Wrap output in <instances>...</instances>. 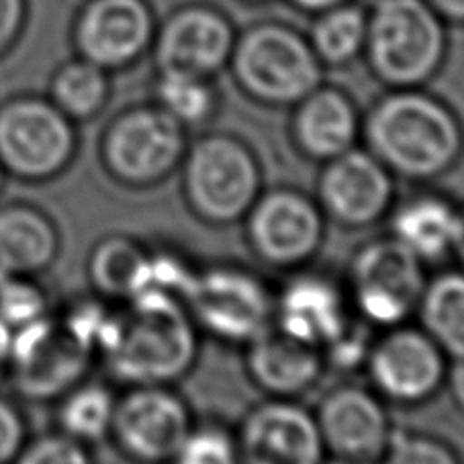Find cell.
<instances>
[{"mask_svg":"<svg viewBox=\"0 0 464 464\" xmlns=\"http://www.w3.org/2000/svg\"><path fill=\"white\" fill-rule=\"evenodd\" d=\"M151 102L184 130H193L211 123L219 113V91L213 78L179 70H156Z\"/></svg>","mask_w":464,"mask_h":464,"instance_id":"cell-29","label":"cell"},{"mask_svg":"<svg viewBox=\"0 0 464 464\" xmlns=\"http://www.w3.org/2000/svg\"><path fill=\"white\" fill-rule=\"evenodd\" d=\"M454 260L459 262V268H462V270H464V205H462L460 236H459V244H456V250H454Z\"/></svg>","mask_w":464,"mask_h":464,"instance_id":"cell-41","label":"cell"},{"mask_svg":"<svg viewBox=\"0 0 464 464\" xmlns=\"http://www.w3.org/2000/svg\"><path fill=\"white\" fill-rule=\"evenodd\" d=\"M242 464H252V462H244V460H242Z\"/></svg>","mask_w":464,"mask_h":464,"instance_id":"cell-45","label":"cell"},{"mask_svg":"<svg viewBox=\"0 0 464 464\" xmlns=\"http://www.w3.org/2000/svg\"><path fill=\"white\" fill-rule=\"evenodd\" d=\"M450 360L415 322L374 334L364 374L389 407L415 410L442 393Z\"/></svg>","mask_w":464,"mask_h":464,"instance_id":"cell-12","label":"cell"},{"mask_svg":"<svg viewBox=\"0 0 464 464\" xmlns=\"http://www.w3.org/2000/svg\"><path fill=\"white\" fill-rule=\"evenodd\" d=\"M29 438L25 413L13 399L0 395V464H13Z\"/></svg>","mask_w":464,"mask_h":464,"instance_id":"cell-35","label":"cell"},{"mask_svg":"<svg viewBox=\"0 0 464 464\" xmlns=\"http://www.w3.org/2000/svg\"><path fill=\"white\" fill-rule=\"evenodd\" d=\"M372 338H374L372 327L366 325L364 322H360L358 317H354V322L348 325V330L322 352L327 372L330 371L342 372V374L362 372Z\"/></svg>","mask_w":464,"mask_h":464,"instance_id":"cell-34","label":"cell"},{"mask_svg":"<svg viewBox=\"0 0 464 464\" xmlns=\"http://www.w3.org/2000/svg\"><path fill=\"white\" fill-rule=\"evenodd\" d=\"M286 3L293 5L295 9L307 14H317L327 9H334V6L352 3V0H286Z\"/></svg>","mask_w":464,"mask_h":464,"instance_id":"cell-40","label":"cell"},{"mask_svg":"<svg viewBox=\"0 0 464 464\" xmlns=\"http://www.w3.org/2000/svg\"><path fill=\"white\" fill-rule=\"evenodd\" d=\"M322 464H368V462H352V460H342V459H325Z\"/></svg>","mask_w":464,"mask_h":464,"instance_id":"cell-42","label":"cell"},{"mask_svg":"<svg viewBox=\"0 0 464 464\" xmlns=\"http://www.w3.org/2000/svg\"><path fill=\"white\" fill-rule=\"evenodd\" d=\"M327 459L377 462L395 431L391 407L368 385L343 381L314 410Z\"/></svg>","mask_w":464,"mask_h":464,"instance_id":"cell-16","label":"cell"},{"mask_svg":"<svg viewBox=\"0 0 464 464\" xmlns=\"http://www.w3.org/2000/svg\"><path fill=\"white\" fill-rule=\"evenodd\" d=\"M50 311V295L39 285V278L0 275V319L13 332L37 322Z\"/></svg>","mask_w":464,"mask_h":464,"instance_id":"cell-31","label":"cell"},{"mask_svg":"<svg viewBox=\"0 0 464 464\" xmlns=\"http://www.w3.org/2000/svg\"><path fill=\"white\" fill-rule=\"evenodd\" d=\"M188 130L156 102L131 105L111 119L99 140V160L119 187L150 190L179 172Z\"/></svg>","mask_w":464,"mask_h":464,"instance_id":"cell-6","label":"cell"},{"mask_svg":"<svg viewBox=\"0 0 464 464\" xmlns=\"http://www.w3.org/2000/svg\"><path fill=\"white\" fill-rule=\"evenodd\" d=\"M242 350L246 377L264 397L301 399L311 393L327 372L322 352L275 325Z\"/></svg>","mask_w":464,"mask_h":464,"instance_id":"cell-21","label":"cell"},{"mask_svg":"<svg viewBox=\"0 0 464 464\" xmlns=\"http://www.w3.org/2000/svg\"><path fill=\"white\" fill-rule=\"evenodd\" d=\"M415 324L434 340L448 360H464V270L446 268L430 276Z\"/></svg>","mask_w":464,"mask_h":464,"instance_id":"cell-25","label":"cell"},{"mask_svg":"<svg viewBox=\"0 0 464 464\" xmlns=\"http://www.w3.org/2000/svg\"><path fill=\"white\" fill-rule=\"evenodd\" d=\"M289 111L291 143L309 162L324 164L362 143V115L340 86L322 82Z\"/></svg>","mask_w":464,"mask_h":464,"instance_id":"cell-20","label":"cell"},{"mask_svg":"<svg viewBox=\"0 0 464 464\" xmlns=\"http://www.w3.org/2000/svg\"><path fill=\"white\" fill-rule=\"evenodd\" d=\"M239 226L256 260L289 275L309 266L322 252L327 219L314 195L275 187L262 190Z\"/></svg>","mask_w":464,"mask_h":464,"instance_id":"cell-11","label":"cell"},{"mask_svg":"<svg viewBox=\"0 0 464 464\" xmlns=\"http://www.w3.org/2000/svg\"><path fill=\"white\" fill-rule=\"evenodd\" d=\"M362 58L387 88H426L448 58V25L426 0H374Z\"/></svg>","mask_w":464,"mask_h":464,"instance_id":"cell-4","label":"cell"},{"mask_svg":"<svg viewBox=\"0 0 464 464\" xmlns=\"http://www.w3.org/2000/svg\"><path fill=\"white\" fill-rule=\"evenodd\" d=\"M113 82L111 74L82 58L63 62L47 84V94L55 107L66 115L72 123L82 125L97 119L107 109Z\"/></svg>","mask_w":464,"mask_h":464,"instance_id":"cell-27","label":"cell"},{"mask_svg":"<svg viewBox=\"0 0 464 464\" xmlns=\"http://www.w3.org/2000/svg\"><path fill=\"white\" fill-rule=\"evenodd\" d=\"M13 464H97L92 448L62 431L29 438Z\"/></svg>","mask_w":464,"mask_h":464,"instance_id":"cell-33","label":"cell"},{"mask_svg":"<svg viewBox=\"0 0 464 464\" xmlns=\"http://www.w3.org/2000/svg\"><path fill=\"white\" fill-rule=\"evenodd\" d=\"M78 125L47 97L17 94L0 102V166L25 184L58 180L74 164Z\"/></svg>","mask_w":464,"mask_h":464,"instance_id":"cell-9","label":"cell"},{"mask_svg":"<svg viewBox=\"0 0 464 464\" xmlns=\"http://www.w3.org/2000/svg\"><path fill=\"white\" fill-rule=\"evenodd\" d=\"M362 146L397 180L430 184L464 156V123L426 88H387L362 115Z\"/></svg>","mask_w":464,"mask_h":464,"instance_id":"cell-1","label":"cell"},{"mask_svg":"<svg viewBox=\"0 0 464 464\" xmlns=\"http://www.w3.org/2000/svg\"><path fill=\"white\" fill-rule=\"evenodd\" d=\"M29 0H0V60L6 58L25 34Z\"/></svg>","mask_w":464,"mask_h":464,"instance_id":"cell-36","label":"cell"},{"mask_svg":"<svg viewBox=\"0 0 464 464\" xmlns=\"http://www.w3.org/2000/svg\"><path fill=\"white\" fill-rule=\"evenodd\" d=\"M150 247L125 234L101 237L86 258V278L92 295L115 305L130 301L141 281Z\"/></svg>","mask_w":464,"mask_h":464,"instance_id":"cell-24","label":"cell"},{"mask_svg":"<svg viewBox=\"0 0 464 464\" xmlns=\"http://www.w3.org/2000/svg\"><path fill=\"white\" fill-rule=\"evenodd\" d=\"M374 464H464L460 452L430 431L395 428L381 459Z\"/></svg>","mask_w":464,"mask_h":464,"instance_id":"cell-32","label":"cell"},{"mask_svg":"<svg viewBox=\"0 0 464 464\" xmlns=\"http://www.w3.org/2000/svg\"><path fill=\"white\" fill-rule=\"evenodd\" d=\"M179 176L188 213L209 227L239 226L264 190L258 154L234 133L211 131L188 141Z\"/></svg>","mask_w":464,"mask_h":464,"instance_id":"cell-3","label":"cell"},{"mask_svg":"<svg viewBox=\"0 0 464 464\" xmlns=\"http://www.w3.org/2000/svg\"><path fill=\"white\" fill-rule=\"evenodd\" d=\"M195 421L176 385L123 387L109 442L131 464H168Z\"/></svg>","mask_w":464,"mask_h":464,"instance_id":"cell-13","label":"cell"},{"mask_svg":"<svg viewBox=\"0 0 464 464\" xmlns=\"http://www.w3.org/2000/svg\"><path fill=\"white\" fill-rule=\"evenodd\" d=\"M117 395L109 382L86 377L55 401V430L91 448L109 442Z\"/></svg>","mask_w":464,"mask_h":464,"instance_id":"cell-26","label":"cell"},{"mask_svg":"<svg viewBox=\"0 0 464 464\" xmlns=\"http://www.w3.org/2000/svg\"><path fill=\"white\" fill-rule=\"evenodd\" d=\"M426 268L389 234L366 239L352 254L343 278L352 314L374 332L413 322L430 278Z\"/></svg>","mask_w":464,"mask_h":464,"instance_id":"cell-8","label":"cell"},{"mask_svg":"<svg viewBox=\"0 0 464 464\" xmlns=\"http://www.w3.org/2000/svg\"><path fill=\"white\" fill-rule=\"evenodd\" d=\"M182 305L201 335L244 348L272 327L275 289L250 268L219 262L197 266Z\"/></svg>","mask_w":464,"mask_h":464,"instance_id":"cell-10","label":"cell"},{"mask_svg":"<svg viewBox=\"0 0 464 464\" xmlns=\"http://www.w3.org/2000/svg\"><path fill=\"white\" fill-rule=\"evenodd\" d=\"M198 352L201 332L179 299L140 295L117 305L97 362L121 387L179 385Z\"/></svg>","mask_w":464,"mask_h":464,"instance_id":"cell-2","label":"cell"},{"mask_svg":"<svg viewBox=\"0 0 464 464\" xmlns=\"http://www.w3.org/2000/svg\"><path fill=\"white\" fill-rule=\"evenodd\" d=\"M236 436L244 462L322 464L327 459L314 410L301 399L264 397L246 411Z\"/></svg>","mask_w":464,"mask_h":464,"instance_id":"cell-17","label":"cell"},{"mask_svg":"<svg viewBox=\"0 0 464 464\" xmlns=\"http://www.w3.org/2000/svg\"><path fill=\"white\" fill-rule=\"evenodd\" d=\"M446 25L464 27V0H426Z\"/></svg>","mask_w":464,"mask_h":464,"instance_id":"cell-38","label":"cell"},{"mask_svg":"<svg viewBox=\"0 0 464 464\" xmlns=\"http://www.w3.org/2000/svg\"><path fill=\"white\" fill-rule=\"evenodd\" d=\"M236 29L219 9L209 5H187L172 11L156 29V70H179L218 78L229 66Z\"/></svg>","mask_w":464,"mask_h":464,"instance_id":"cell-19","label":"cell"},{"mask_svg":"<svg viewBox=\"0 0 464 464\" xmlns=\"http://www.w3.org/2000/svg\"><path fill=\"white\" fill-rule=\"evenodd\" d=\"M62 231L42 207L27 201L0 205V275H45L60 258Z\"/></svg>","mask_w":464,"mask_h":464,"instance_id":"cell-23","label":"cell"},{"mask_svg":"<svg viewBox=\"0 0 464 464\" xmlns=\"http://www.w3.org/2000/svg\"><path fill=\"white\" fill-rule=\"evenodd\" d=\"M444 391L450 397L454 410L464 418V360H452L448 366Z\"/></svg>","mask_w":464,"mask_h":464,"instance_id":"cell-37","label":"cell"},{"mask_svg":"<svg viewBox=\"0 0 464 464\" xmlns=\"http://www.w3.org/2000/svg\"><path fill=\"white\" fill-rule=\"evenodd\" d=\"M343 281L327 272L299 268L275 291L272 325L324 352L354 322Z\"/></svg>","mask_w":464,"mask_h":464,"instance_id":"cell-18","label":"cell"},{"mask_svg":"<svg viewBox=\"0 0 464 464\" xmlns=\"http://www.w3.org/2000/svg\"><path fill=\"white\" fill-rule=\"evenodd\" d=\"M156 29L148 0H86L72 25V45L78 58L113 74L151 50Z\"/></svg>","mask_w":464,"mask_h":464,"instance_id":"cell-15","label":"cell"},{"mask_svg":"<svg viewBox=\"0 0 464 464\" xmlns=\"http://www.w3.org/2000/svg\"><path fill=\"white\" fill-rule=\"evenodd\" d=\"M319 166L314 197L327 223L360 231L387 219L397 198V179L362 143Z\"/></svg>","mask_w":464,"mask_h":464,"instance_id":"cell-14","label":"cell"},{"mask_svg":"<svg viewBox=\"0 0 464 464\" xmlns=\"http://www.w3.org/2000/svg\"><path fill=\"white\" fill-rule=\"evenodd\" d=\"M168 464H242L236 431L221 421H195Z\"/></svg>","mask_w":464,"mask_h":464,"instance_id":"cell-30","label":"cell"},{"mask_svg":"<svg viewBox=\"0 0 464 464\" xmlns=\"http://www.w3.org/2000/svg\"><path fill=\"white\" fill-rule=\"evenodd\" d=\"M97 364L91 342L63 309L50 311L13 334L6 377L29 403H55Z\"/></svg>","mask_w":464,"mask_h":464,"instance_id":"cell-7","label":"cell"},{"mask_svg":"<svg viewBox=\"0 0 464 464\" xmlns=\"http://www.w3.org/2000/svg\"><path fill=\"white\" fill-rule=\"evenodd\" d=\"M252 3H264V0H252Z\"/></svg>","mask_w":464,"mask_h":464,"instance_id":"cell-44","label":"cell"},{"mask_svg":"<svg viewBox=\"0 0 464 464\" xmlns=\"http://www.w3.org/2000/svg\"><path fill=\"white\" fill-rule=\"evenodd\" d=\"M314 17L307 42L324 68H346L362 58L368 27L364 6L352 0Z\"/></svg>","mask_w":464,"mask_h":464,"instance_id":"cell-28","label":"cell"},{"mask_svg":"<svg viewBox=\"0 0 464 464\" xmlns=\"http://www.w3.org/2000/svg\"><path fill=\"white\" fill-rule=\"evenodd\" d=\"M227 70L246 99L289 111L324 82L325 68L307 35L286 23L264 21L236 35Z\"/></svg>","mask_w":464,"mask_h":464,"instance_id":"cell-5","label":"cell"},{"mask_svg":"<svg viewBox=\"0 0 464 464\" xmlns=\"http://www.w3.org/2000/svg\"><path fill=\"white\" fill-rule=\"evenodd\" d=\"M387 234L426 266L454 258L462 205L440 190H418L397 201L387 215Z\"/></svg>","mask_w":464,"mask_h":464,"instance_id":"cell-22","label":"cell"},{"mask_svg":"<svg viewBox=\"0 0 464 464\" xmlns=\"http://www.w3.org/2000/svg\"><path fill=\"white\" fill-rule=\"evenodd\" d=\"M13 330L0 319V381L6 377L11 360V348H13Z\"/></svg>","mask_w":464,"mask_h":464,"instance_id":"cell-39","label":"cell"},{"mask_svg":"<svg viewBox=\"0 0 464 464\" xmlns=\"http://www.w3.org/2000/svg\"><path fill=\"white\" fill-rule=\"evenodd\" d=\"M5 180H6V174L3 170V166H0V195H3V188H5Z\"/></svg>","mask_w":464,"mask_h":464,"instance_id":"cell-43","label":"cell"}]
</instances>
